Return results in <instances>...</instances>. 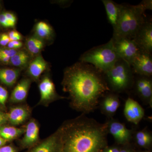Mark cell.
Wrapping results in <instances>:
<instances>
[{
	"label": "cell",
	"instance_id": "1",
	"mask_svg": "<svg viewBox=\"0 0 152 152\" xmlns=\"http://www.w3.org/2000/svg\"><path fill=\"white\" fill-rule=\"evenodd\" d=\"M102 74L94 66L82 62L66 70L63 84L76 108L86 112L93 110L100 98L109 91Z\"/></svg>",
	"mask_w": 152,
	"mask_h": 152
},
{
	"label": "cell",
	"instance_id": "2",
	"mask_svg": "<svg viewBox=\"0 0 152 152\" xmlns=\"http://www.w3.org/2000/svg\"><path fill=\"white\" fill-rule=\"evenodd\" d=\"M107 126L86 118L62 129V152H101L107 145Z\"/></svg>",
	"mask_w": 152,
	"mask_h": 152
},
{
	"label": "cell",
	"instance_id": "3",
	"mask_svg": "<svg viewBox=\"0 0 152 152\" xmlns=\"http://www.w3.org/2000/svg\"><path fill=\"white\" fill-rule=\"evenodd\" d=\"M145 9L140 4L137 5L123 4L121 16L113 29L112 39H134L145 22Z\"/></svg>",
	"mask_w": 152,
	"mask_h": 152
},
{
	"label": "cell",
	"instance_id": "4",
	"mask_svg": "<svg viewBox=\"0 0 152 152\" xmlns=\"http://www.w3.org/2000/svg\"><path fill=\"white\" fill-rule=\"evenodd\" d=\"M120 59L111 39L107 43L94 47L85 52L81 56L80 61L91 65L104 73Z\"/></svg>",
	"mask_w": 152,
	"mask_h": 152
},
{
	"label": "cell",
	"instance_id": "5",
	"mask_svg": "<svg viewBox=\"0 0 152 152\" xmlns=\"http://www.w3.org/2000/svg\"><path fill=\"white\" fill-rule=\"evenodd\" d=\"M104 74L108 86L115 91L126 89L132 80L133 71L130 65L121 59Z\"/></svg>",
	"mask_w": 152,
	"mask_h": 152
},
{
	"label": "cell",
	"instance_id": "6",
	"mask_svg": "<svg viewBox=\"0 0 152 152\" xmlns=\"http://www.w3.org/2000/svg\"><path fill=\"white\" fill-rule=\"evenodd\" d=\"M112 39L113 41L115 50L120 58L126 61L131 65L135 58L140 52L134 39L120 38Z\"/></svg>",
	"mask_w": 152,
	"mask_h": 152
},
{
	"label": "cell",
	"instance_id": "7",
	"mask_svg": "<svg viewBox=\"0 0 152 152\" xmlns=\"http://www.w3.org/2000/svg\"><path fill=\"white\" fill-rule=\"evenodd\" d=\"M141 52L151 54L152 52V23L146 21L142 26L134 39Z\"/></svg>",
	"mask_w": 152,
	"mask_h": 152
},
{
	"label": "cell",
	"instance_id": "8",
	"mask_svg": "<svg viewBox=\"0 0 152 152\" xmlns=\"http://www.w3.org/2000/svg\"><path fill=\"white\" fill-rule=\"evenodd\" d=\"M131 66L133 72L140 75L150 77L152 75V55L140 52Z\"/></svg>",
	"mask_w": 152,
	"mask_h": 152
},
{
	"label": "cell",
	"instance_id": "9",
	"mask_svg": "<svg viewBox=\"0 0 152 152\" xmlns=\"http://www.w3.org/2000/svg\"><path fill=\"white\" fill-rule=\"evenodd\" d=\"M62 129L28 152H62Z\"/></svg>",
	"mask_w": 152,
	"mask_h": 152
},
{
	"label": "cell",
	"instance_id": "10",
	"mask_svg": "<svg viewBox=\"0 0 152 152\" xmlns=\"http://www.w3.org/2000/svg\"><path fill=\"white\" fill-rule=\"evenodd\" d=\"M124 114L128 121L137 125L143 118L145 112L137 102L129 98L125 103Z\"/></svg>",
	"mask_w": 152,
	"mask_h": 152
},
{
	"label": "cell",
	"instance_id": "11",
	"mask_svg": "<svg viewBox=\"0 0 152 152\" xmlns=\"http://www.w3.org/2000/svg\"><path fill=\"white\" fill-rule=\"evenodd\" d=\"M107 127L109 132L117 142L124 145L129 142L132 133L124 125L118 122L113 121L109 124Z\"/></svg>",
	"mask_w": 152,
	"mask_h": 152
},
{
	"label": "cell",
	"instance_id": "12",
	"mask_svg": "<svg viewBox=\"0 0 152 152\" xmlns=\"http://www.w3.org/2000/svg\"><path fill=\"white\" fill-rule=\"evenodd\" d=\"M109 23L113 29L116 26L123 8L122 4H119L112 0H102Z\"/></svg>",
	"mask_w": 152,
	"mask_h": 152
},
{
	"label": "cell",
	"instance_id": "13",
	"mask_svg": "<svg viewBox=\"0 0 152 152\" xmlns=\"http://www.w3.org/2000/svg\"><path fill=\"white\" fill-rule=\"evenodd\" d=\"M39 127L35 121H31L27 126L25 135L21 142L24 148H29L34 145L39 139Z\"/></svg>",
	"mask_w": 152,
	"mask_h": 152
},
{
	"label": "cell",
	"instance_id": "14",
	"mask_svg": "<svg viewBox=\"0 0 152 152\" xmlns=\"http://www.w3.org/2000/svg\"><path fill=\"white\" fill-rule=\"evenodd\" d=\"M31 81L29 79L22 80L17 85L12 92L11 101L13 102H23L26 98Z\"/></svg>",
	"mask_w": 152,
	"mask_h": 152
},
{
	"label": "cell",
	"instance_id": "15",
	"mask_svg": "<svg viewBox=\"0 0 152 152\" xmlns=\"http://www.w3.org/2000/svg\"><path fill=\"white\" fill-rule=\"evenodd\" d=\"M136 82V88L139 95L144 99L151 101L152 83L149 77L142 76Z\"/></svg>",
	"mask_w": 152,
	"mask_h": 152
},
{
	"label": "cell",
	"instance_id": "16",
	"mask_svg": "<svg viewBox=\"0 0 152 152\" xmlns=\"http://www.w3.org/2000/svg\"><path fill=\"white\" fill-rule=\"evenodd\" d=\"M7 115L8 121L12 125L16 126L21 124L27 119L29 113L25 108L18 107L11 109Z\"/></svg>",
	"mask_w": 152,
	"mask_h": 152
},
{
	"label": "cell",
	"instance_id": "17",
	"mask_svg": "<svg viewBox=\"0 0 152 152\" xmlns=\"http://www.w3.org/2000/svg\"><path fill=\"white\" fill-rule=\"evenodd\" d=\"M41 102L51 99L55 95V86L49 78H45L39 85Z\"/></svg>",
	"mask_w": 152,
	"mask_h": 152
},
{
	"label": "cell",
	"instance_id": "18",
	"mask_svg": "<svg viewBox=\"0 0 152 152\" xmlns=\"http://www.w3.org/2000/svg\"><path fill=\"white\" fill-rule=\"evenodd\" d=\"M47 63L41 56L36 57L30 64L28 68L29 73L34 78H38L45 70Z\"/></svg>",
	"mask_w": 152,
	"mask_h": 152
},
{
	"label": "cell",
	"instance_id": "19",
	"mask_svg": "<svg viewBox=\"0 0 152 152\" xmlns=\"http://www.w3.org/2000/svg\"><path fill=\"white\" fill-rule=\"evenodd\" d=\"M120 101L118 96L110 94L104 99L102 102V108L106 113L113 114L117 111L120 106Z\"/></svg>",
	"mask_w": 152,
	"mask_h": 152
},
{
	"label": "cell",
	"instance_id": "20",
	"mask_svg": "<svg viewBox=\"0 0 152 152\" xmlns=\"http://www.w3.org/2000/svg\"><path fill=\"white\" fill-rule=\"evenodd\" d=\"M25 129L9 126H0V136L6 140H13L25 133Z\"/></svg>",
	"mask_w": 152,
	"mask_h": 152
},
{
	"label": "cell",
	"instance_id": "21",
	"mask_svg": "<svg viewBox=\"0 0 152 152\" xmlns=\"http://www.w3.org/2000/svg\"><path fill=\"white\" fill-rule=\"evenodd\" d=\"M19 75L18 71L10 69H0V80L7 86H12L15 83Z\"/></svg>",
	"mask_w": 152,
	"mask_h": 152
},
{
	"label": "cell",
	"instance_id": "22",
	"mask_svg": "<svg viewBox=\"0 0 152 152\" xmlns=\"http://www.w3.org/2000/svg\"><path fill=\"white\" fill-rule=\"evenodd\" d=\"M28 50L33 55L38 54L44 46L43 42L39 38L32 37L28 39L26 43Z\"/></svg>",
	"mask_w": 152,
	"mask_h": 152
},
{
	"label": "cell",
	"instance_id": "23",
	"mask_svg": "<svg viewBox=\"0 0 152 152\" xmlns=\"http://www.w3.org/2000/svg\"><path fill=\"white\" fill-rule=\"evenodd\" d=\"M137 143L140 146L148 148L151 144L152 138L149 133L146 131H140L136 134Z\"/></svg>",
	"mask_w": 152,
	"mask_h": 152
},
{
	"label": "cell",
	"instance_id": "24",
	"mask_svg": "<svg viewBox=\"0 0 152 152\" xmlns=\"http://www.w3.org/2000/svg\"><path fill=\"white\" fill-rule=\"evenodd\" d=\"M29 59V57L26 52L19 51L11 58L10 62L14 66L22 67L27 64Z\"/></svg>",
	"mask_w": 152,
	"mask_h": 152
},
{
	"label": "cell",
	"instance_id": "25",
	"mask_svg": "<svg viewBox=\"0 0 152 152\" xmlns=\"http://www.w3.org/2000/svg\"><path fill=\"white\" fill-rule=\"evenodd\" d=\"M36 32L37 35L42 38H47L51 35L53 29L46 23L40 22L37 24L36 27Z\"/></svg>",
	"mask_w": 152,
	"mask_h": 152
},
{
	"label": "cell",
	"instance_id": "26",
	"mask_svg": "<svg viewBox=\"0 0 152 152\" xmlns=\"http://www.w3.org/2000/svg\"><path fill=\"white\" fill-rule=\"evenodd\" d=\"M16 50L11 49L0 48V55L5 56L11 58L17 53Z\"/></svg>",
	"mask_w": 152,
	"mask_h": 152
},
{
	"label": "cell",
	"instance_id": "27",
	"mask_svg": "<svg viewBox=\"0 0 152 152\" xmlns=\"http://www.w3.org/2000/svg\"><path fill=\"white\" fill-rule=\"evenodd\" d=\"M0 24L5 27H12L15 26L8 20L4 13L0 15Z\"/></svg>",
	"mask_w": 152,
	"mask_h": 152
},
{
	"label": "cell",
	"instance_id": "28",
	"mask_svg": "<svg viewBox=\"0 0 152 152\" xmlns=\"http://www.w3.org/2000/svg\"><path fill=\"white\" fill-rule=\"evenodd\" d=\"M7 98V91L4 88L0 86V104L4 105Z\"/></svg>",
	"mask_w": 152,
	"mask_h": 152
},
{
	"label": "cell",
	"instance_id": "29",
	"mask_svg": "<svg viewBox=\"0 0 152 152\" xmlns=\"http://www.w3.org/2000/svg\"><path fill=\"white\" fill-rule=\"evenodd\" d=\"M8 36L11 41H20L22 39L20 34L16 31H11L9 33Z\"/></svg>",
	"mask_w": 152,
	"mask_h": 152
},
{
	"label": "cell",
	"instance_id": "30",
	"mask_svg": "<svg viewBox=\"0 0 152 152\" xmlns=\"http://www.w3.org/2000/svg\"><path fill=\"white\" fill-rule=\"evenodd\" d=\"M10 39L8 35L6 34H2L0 36V45L5 46L8 45L9 42H11Z\"/></svg>",
	"mask_w": 152,
	"mask_h": 152
},
{
	"label": "cell",
	"instance_id": "31",
	"mask_svg": "<svg viewBox=\"0 0 152 152\" xmlns=\"http://www.w3.org/2000/svg\"><path fill=\"white\" fill-rule=\"evenodd\" d=\"M23 46V43L20 41H11L8 44V47L9 48L14 49H18L20 48Z\"/></svg>",
	"mask_w": 152,
	"mask_h": 152
},
{
	"label": "cell",
	"instance_id": "32",
	"mask_svg": "<svg viewBox=\"0 0 152 152\" xmlns=\"http://www.w3.org/2000/svg\"><path fill=\"white\" fill-rule=\"evenodd\" d=\"M152 1L151 0H145L140 3L143 7L145 10H152Z\"/></svg>",
	"mask_w": 152,
	"mask_h": 152
},
{
	"label": "cell",
	"instance_id": "33",
	"mask_svg": "<svg viewBox=\"0 0 152 152\" xmlns=\"http://www.w3.org/2000/svg\"><path fill=\"white\" fill-rule=\"evenodd\" d=\"M0 152H16L14 148L11 146H3L0 147Z\"/></svg>",
	"mask_w": 152,
	"mask_h": 152
},
{
	"label": "cell",
	"instance_id": "34",
	"mask_svg": "<svg viewBox=\"0 0 152 152\" xmlns=\"http://www.w3.org/2000/svg\"><path fill=\"white\" fill-rule=\"evenodd\" d=\"M8 121L7 115L0 111V126L5 124Z\"/></svg>",
	"mask_w": 152,
	"mask_h": 152
},
{
	"label": "cell",
	"instance_id": "35",
	"mask_svg": "<svg viewBox=\"0 0 152 152\" xmlns=\"http://www.w3.org/2000/svg\"><path fill=\"white\" fill-rule=\"evenodd\" d=\"M4 14L9 21L12 22L13 24L15 25L16 22V18L14 15L9 12L5 13Z\"/></svg>",
	"mask_w": 152,
	"mask_h": 152
},
{
	"label": "cell",
	"instance_id": "36",
	"mask_svg": "<svg viewBox=\"0 0 152 152\" xmlns=\"http://www.w3.org/2000/svg\"><path fill=\"white\" fill-rule=\"evenodd\" d=\"M10 58L3 55H0V61L4 63H8L10 62Z\"/></svg>",
	"mask_w": 152,
	"mask_h": 152
},
{
	"label": "cell",
	"instance_id": "37",
	"mask_svg": "<svg viewBox=\"0 0 152 152\" xmlns=\"http://www.w3.org/2000/svg\"><path fill=\"white\" fill-rule=\"evenodd\" d=\"M7 140L3 139L2 137L0 136V147L3 146L5 145L7 142Z\"/></svg>",
	"mask_w": 152,
	"mask_h": 152
},
{
	"label": "cell",
	"instance_id": "38",
	"mask_svg": "<svg viewBox=\"0 0 152 152\" xmlns=\"http://www.w3.org/2000/svg\"><path fill=\"white\" fill-rule=\"evenodd\" d=\"M120 152H130V151H129V150L123 149V150H121V151H120Z\"/></svg>",
	"mask_w": 152,
	"mask_h": 152
}]
</instances>
